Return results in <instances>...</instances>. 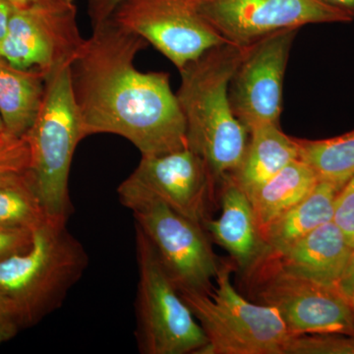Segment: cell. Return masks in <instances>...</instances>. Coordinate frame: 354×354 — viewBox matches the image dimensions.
<instances>
[{"label":"cell","mask_w":354,"mask_h":354,"mask_svg":"<svg viewBox=\"0 0 354 354\" xmlns=\"http://www.w3.org/2000/svg\"><path fill=\"white\" fill-rule=\"evenodd\" d=\"M92 29L69 65L84 139L118 135L141 156L187 147L185 120L169 74L142 72L135 66L137 55L149 44L111 18Z\"/></svg>","instance_id":"1"},{"label":"cell","mask_w":354,"mask_h":354,"mask_svg":"<svg viewBox=\"0 0 354 354\" xmlns=\"http://www.w3.org/2000/svg\"><path fill=\"white\" fill-rule=\"evenodd\" d=\"M241 55L239 46L221 44L179 70L176 97L187 147L204 160L216 183L236 171L248 144L249 131L237 120L228 97Z\"/></svg>","instance_id":"2"},{"label":"cell","mask_w":354,"mask_h":354,"mask_svg":"<svg viewBox=\"0 0 354 354\" xmlns=\"http://www.w3.org/2000/svg\"><path fill=\"white\" fill-rule=\"evenodd\" d=\"M88 265L85 247L66 223L48 220L32 232L27 250L0 261V290L23 329L32 327L62 306Z\"/></svg>","instance_id":"3"},{"label":"cell","mask_w":354,"mask_h":354,"mask_svg":"<svg viewBox=\"0 0 354 354\" xmlns=\"http://www.w3.org/2000/svg\"><path fill=\"white\" fill-rule=\"evenodd\" d=\"M30 151L29 171L48 218L67 223L73 212L69 176L77 146L84 139L69 65L46 79L38 116L25 135Z\"/></svg>","instance_id":"4"},{"label":"cell","mask_w":354,"mask_h":354,"mask_svg":"<svg viewBox=\"0 0 354 354\" xmlns=\"http://www.w3.org/2000/svg\"><path fill=\"white\" fill-rule=\"evenodd\" d=\"M230 274V265L220 266L209 295L180 291L207 337L198 354H283L291 335L279 312L245 299Z\"/></svg>","instance_id":"5"},{"label":"cell","mask_w":354,"mask_h":354,"mask_svg":"<svg viewBox=\"0 0 354 354\" xmlns=\"http://www.w3.org/2000/svg\"><path fill=\"white\" fill-rule=\"evenodd\" d=\"M118 195L179 291L209 295L220 265L204 227L125 179L118 186Z\"/></svg>","instance_id":"6"},{"label":"cell","mask_w":354,"mask_h":354,"mask_svg":"<svg viewBox=\"0 0 354 354\" xmlns=\"http://www.w3.org/2000/svg\"><path fill=\"white\" fill-rule=\"evenodd\" d=\"M136 339L142 354H198L207 337L149 239L138 227Z\"/></svg>","instance_id":"7"},{"label":"cell","mask_w":354,"mask_h":354,"mask_svg":"<svg viewBox=\"0 0 354 354\" xmlns=\"http://www.w3.org/2000/svg\"><path fill=\"white\" fill-rule=\"evenodd\" d=\"M257 272V297L279 312L291 335H354L351 302L337 286L323 285L283 269L267 257Z\"/></svg>","instance_id":"8"},{"label":"cell","mask_w":354,"mask_h":354,"mask_svg":"<svg viewBox=\"0 0 354 354\" xmlns=\"http://www.w3.org/2000/svg\"><path fill=\"white\" fill-rule=\"evenodd\" d=\"M181 70L225 44L200 12L198 0H124L111 16Z\"/></svg>","instance_id":"9"},{"label":"cell","mask_w":354,"mask_h":354,"mask_svg":"<svg viewBox=\"0 0 354 354\" xmlns=\"http://www.w3.org/2000/svg\"><path fill=\"white\" fill-rule=\"evenodd\" d=\"M84 41L76 6L15 8L0 41V59L15 68L38 71L46 79L73 62Z\"/></svg>","instance_id":"10"},{"label":"cell","mask_w":354,"mask_h":354,"mask_svg":"<svg viewBox=\"0 0 354 354\" xmlns=\"http://www.w3.org/2000/svg\"><path fill=\"white\" fill-rule=\"evenodd\" d=\"M297 32H274L242 48L228 97L235 116L248 131L260 125L279 124L286 67Z\"/></svg>","instance_id":"11"},{"label":"cell","mask_w":354,"mask_h":354,"mask_svg":"<svg viewBox=\"0 0 354 354\" xmlns=\"http://www.w3.org/2000/svg\"><path fill=\"white\" fill-rule=\"evenodd\" d=\"M198 7L225 43L241 48L286 30L351 23L314 0H198Z\"/></svg>","instance_id":"12"},{"label":"cell","mask_w":354,"mask_h":354,"mask_svg":"<svg viewBox=\"0 0 354 354\" xmlns=\"http://www.w3.org/2000/svg\"><path fill=\"white\" fill-rule=\"evenodd\" d=\"M125 180L204 227L216 180L206 162L188 147L142 156Z\"/></svg>","instance_id":"13"},{"label":"cell","mask_w":354,"mask_h":354,"mask_svg":"<svg viewBox=\"0 0 354 354\" xmlns=\"http://www.w3.org/2000/svg\"><path fill=\"white\" fill-rule=\"evenodd\" d=\"M221 214L204 227L243 271H252L268 257L267 247L250 199L230 174L221 177Z\"/></svg>","instance_id":"14"},{"label":"cell","mask_w":354,"mask_h":354,"mask_svg":"<svg viewBox=\"0 0 354 354\" xmlns=\"http://www.w3.org/2000/svg\"><path fill=\"white\" fill-rule=\"evenodd\" d=\"M353 246L335 221H329L279 256H269L288 272L323 285L337 286Z\"/></svg>","instance_id":"15"},{"label":"cell","mask_w":354,"mask_h":354,"mask_svg":"<svg viewBox=\"0 0 354 354\" xmlns=\"http://www.w3.org/2000/svg\"><path fill=\"white\" fill-rule=\"evenodd\" d=\"M342 188L319 180L304 200L277 216L262 230L268 257L279 256L312 230L334 220L335 201Z\"/></svg>","instance_id":"16"},{"label":"cell","mask_w":354,"mask_h":354,"mask_svg":"<svg viewBox=\"0 0 354 354\" xmlns=\"http://www.w3.org/2000/svg\"><path fill=\"white\" fill-rule=\"evenodd\" d=\"M297 138L281 131L279 124L260 125L249 131L241 165L230 176L246 194L298 160Z\"/></svg>","instance_id":"17"},{"label":"cell","mask_w":354,"mask_h":354,"mask_svg":"<svg viewBox=\"0 0 354 354\" xmlns=\"http://www.w3.org/2000/svg\"><path fill=\"white\" fill-rule=\"evenodd\" d=\"M46 92V77L0 59V115L7 133L24 137L34 124Z\"/></svg>","instance_id":"18"},{"label":"cell","mask_w":354,"mask_h":354,"mask_svg":"<svg viewBox=\"0 0 354 354\" xmlns=\"http://www.w3.org/2000/svg\"><path fill=\"white\" fill-rule=\"evenodd\" d=\"M318 181L314 171L298 158L251 191L247 196L250 199L260 230L304 200Z\"/></svg>","instance_id":"19"},{"label":"cell","mask_w":354,"mask_h":354,"mask_svg":"<svg viewBox=\"0 0 354 354\" xmlns=\"http://www.w3.org/2000/svg\"><path fill=\"white\" fill-rule=\"evenodd\" d=\"M48 220L29 171L0 174V225L34 232Z\"/></svg>","instance_id":"20"},{"label":"cell","mask_w":354,"mask_h":354,"mask_svg":"<svg viewBox=\"0 0 354 354\" xmlns=\"http://www.w3.org/2000/svg\"><path fill=\"white\" fill-rule=\"evenodd\" d=\"M298 158L305 162L319 180L339 187L354 176V130L334 138H297Z\"/></svg>","instance_id":"21"},{"label":"cell","mask_w":354,"mask_h":354,"mask_svg":"<svg viewBox=\"0 0 354 354\" xmlns=\"http://www.w3.org/2000/svg\"><path fill=\"white\" fill-rule=\"evenodd\" d=\"M283 354H354V335H291Z\"/></svg>","instance_id":"22"},{"label":"cell","mask_w":354,"mask_h":354,"mask_svg":"<svg viewBox=\"0 0 354 354\" xmlns=\"http://www.w3.org/2000/svg\"><path fill=\"white\" fill-rule=\"evenodd\" d=\"M30 151L25 137L0 135V174L29 169Z\"/></svg>","instance_id":"23"},{"label":"cell","mask_w":354,"mask_h":354,"mask_svg":"<svg viewBox=\"0 0 354 354\" xmlns=\"http://www.w3.org/2000/svg\"><path fill=\"white\" fill-rule=\"evenodd\" d=\"M333 221L354 247V176L344 184L337 195Z\"/></svg>","instance_id":"24"},{"label":"cell","mask_w":354,"mask_h":354,"mask_svg":"<svg viewBox=\"0 0 354 354\" xmlns=\"http://www.w3.org/2000/svg\"><path fill=\"white\" fill-rule=\"evenodd\" d=\"M32 241V232L26 228L0 225V261L24 252Z\"/></svg>","instance_id":"25"},{"label":"cell","mask_w":354,"mask_h":354,"mask_svg":"<svg viewBox=\"0 0 354 354\" xmlns=\"http://www.w3.org/2000/svg\"><path fill=\"white\" fill-rule=\"evenodd\" d=\"M22 329L17 312L0 290V344L12 339Z\"/></svg>","instance_id":"26"},{"label":"cell","mask_w":354,"mask_h":354,"mask_svg":"<svg viewBox=\"0 0 354 354\" xmlns=\"http://www.w3.org/2000/svg\"><path fill=\"white\" fill-rule=\"evenodd\" d=\"M92 25L109 19L116 7L124 0H85Z\"/></svg>","instance_id":"27"},{"label":"cell","mask_w":354,"mask_h":354,"mask_svg":"<svg viewBox=\"0 0 354 354\" xmlns=\"http://www.w3.org/2000/svg\"><path fill=\"white\" fill-rule=\"evenodd\" d=\"M15 8H59L75 6V0H7Z\"/></svg>","instance_id":"28"},{"label":"cell","mask_w":354,"mask_h":354,"mask_svg":"<svg viewBox=\"0 0 354 354\" xmlns=\"http://www.w3.org/2000/svg\"><path fill=\"white\" fill-rule=\"evenodd\" d=\"M337 288L351 302L354 298V247L348 264L337 281Z\"/></svg>","instance_id":"29"},{"label":"cell","mask_w":354,"mask_h":354,"mask_svg":"<svg viewBox=\"0 0 354 354\" xmlns=\"http://www.w3.org/2000/svg\"><path fill=\"white\" fill-rule=\"evenodd\" d=\"M320 6L341 14L349 21H354V0H314Z\"/></svg>","instance_id":"30"},{"label":"cell","mask_w":354,"mask_h":354,"mask_svg":"<svg viewBox=\"0 0 354 354\" xmlns=\"http://www.w3.org/2000/svg\"><path fill=\"white\" fill-rule=\"evenodd\" d=\"M14 9L15 7L10 2L7 0H0V41L6 36L9 20H10Z\"/></svg>","instance_id":"31"},{"label":"cell","mask_w":354,"mask_h":354,"mask_svg":"<svg viewBox=\"0 0 354 354\" xmlns=\"http://www.w3.org/2000/svg\"><path fill=\"white\" fill-rule=\"evenodd\" d=\"M7 131L6 127H4L3 120H2L1 115H0V135L6 134Z\"/></svg>","instance_id":"32"},{"label":"cell","mask_w":354,"mask_h":354,"mask_svg":"<svg viewBox=\"0 0 354 354\" xmlns=\"http://www.w3.org/2000/svg\"><path fill=\"white\" fill-rule=\"evenodd\" d=\"M351 306H353V317H354V298L353 300H351Z\"/></svg>","instance_id":"33"}]
</instances>
